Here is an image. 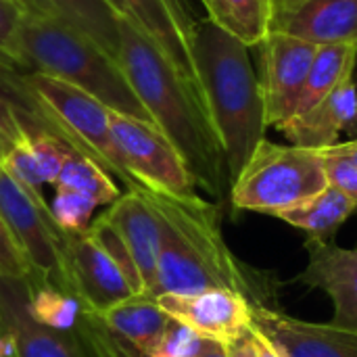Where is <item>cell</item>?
Listing matches in <instances>:
<instances>
[{
  "instance_id": "1",
  "label": "cell",
  "mask_w": 357,
  "mask_h": 357,
  "mask_svg": "<svg viewBox=\"0 0 357 357\" xmlns=\"http://www.w3.org/2000/svg\"><path fill=\"white\" fill-rule=\"evenodd\" d=\"M119 65L153 123L182 155L197 186L224 199L230 178L203 92L130 17H119Z\"/></svg>"
},
{
  "instance_id": "2",
  "label": "cell",
  "mask_w": 357,
  "mask_h": 357,
  "mask_svg": "<svg viewBox=\"0 0 357 357\" xmlns=\"http://www.w3.org/2000/svg\"><path fill=\"white\" fill-rule=\"evenodd\" d=\"M142 192L159 226V261L151 297L228 289L251 299V282L224 241L218 205L201 195L178 199L146 188Z\"/></svg>"
},
{
  "instance_id": "3",
  "label": "cell",
  "mask_w": 357,
  "mask_h": 357,
  "mask_svg": "<svg viewBox=\"0 0 357 357\" xmlns=\"http://www.w3.org/2000/svg\"><path fill=\"white\" fill-rule=\"evenodd\" d=\"M192 59L203 98L220 138L230 186L266 138V105L249 46L209 19L195 23Z\"/></svg>"
},
{
  "instance_id": "4",
  "label": "cell",
  "mask_w": 357,
  "mask_h": 357,
  "mask_svg": "<svg viewBox=\"0 0 357 357\" xmlns=\"http://www.w3.org/2000/svg\"><path fill=\"white\" fill-rule=\"evenodd\" d=\"M19 54L25 71H40L94 96L109 111L153 123L119 61L56 17L25 4L19 25Z\"/></svg>"
},
{
  "instance_id": "5",
  "label": "cell",
  "mask_w": 357,
  "mask_h": 357,
  "mask_svg": "<svg viewBox=\"0 0 357 357\" xmlns=\"http://www.w3.org/2000/svg\"><path fill=\"white\" fill-rule=\"evenodd\" d=\"M328 186L320 151L261 140L230 186V203L241 211L280 215Z\"/></svg>"
},
{
  "instance_id": "6",
  "label": "cell",
  "mask_w": 357,
  "mask_h": 357,
  "mask_svg": "<svg viewBox=\"0 0 357 357\" xmlns=\"http://www.w3.org/2000/svg\"><path fill=\"white\" fill-rule=\"evenodd\" d=\"M0 215L23 253L29 276L75 297L67 268V232L54 222L44 195H36L0 167Z\"/></svg>"
},
{
  "instance_id": "7",
  "label": "cell",
  "mask_w": 357,
  "mask_h": 357,
  "mask_svg": "<svg viewBox=\"0 0 357 357\" xmlns=\"http://www.w3.org/2000/svg\"><path fill=\"white\" fill-rule=\"evenodd\" d=\"M27 86L42 98V102L59 117L65 130L79 144L82 153L117 178L126 190H138V182L130 176L121 153L115 144L109 109L84 90L50 77L40 71H23Z\"/></svg>"
},
{
  "instance_id": "8",
  "label": "cell",
  "mask_w": 357,
  "mask_h": 357,
  "mask_svg": "<svg viewBox=\"0 0 357 357\" xmlns=\"http://www.w3.org/2000/svg\"><path fill=\"white\" fill-rule=\"evenodd\" d=\"M109 121L121 159L140 188L178 199L199 195V186L182 155L155 123L115 111L109 113Z\"/></svg>"
},
{
  "instance_id": "9",
  "label": "cell",
  "mask_w": 357,
  "mask_h": 357,
  "mask_svg": "<svg viewBox=\"0 0 357 357\" xmlns=\"http://www.w3.org/2000/svg\"><path fill=\"white\" fill-rule=\"evenodd\" d=\"M261 77L259 88L266 105L268 128H280L295 111L312 69L318 46L284 31H270L259 44Z\"/></svg>"
},
{
  "instance_id": "10",
  "label": "cell",
  "mask_w": 357,
  "mask_h": 357,
  "mask_svg": "<svg viewBox=\"0 0 357 357\" xmlns=\"http://www.w3.org/2000/svg\"><path fill=\"white\" fill-rule=\"evenodd\" d=\"M251 322L282 357H357V331L335 322H305L257 301Z\"/></svg>"
},
{
  "instance_id": "11",
  "label": "cell",
  "mask_w": 357,
  "mask_h": 357,
  "mask_svg": "<svg viewBox=\"0 0 357 357\" xmlns=\"http://www.w3.org/2000/svg\"><path fill=\"white\" fill-rule=\"evenodd\" d=\"M155 299L172 320L188 326L203 339L224 345L253 324L251 305L255 301L228 289H209L190 295L169 293Z\"/></svg>"
},
{
  "instance_id": "12",
  "label": "cell",
  "mask_w": 357,
  "mask_h": 357,
  "mask_svg": "<svg viewBox=\"0 0 357 357\" xmlns=\"http://www.w3.org/2000/svg\"><path fill=\"white\" fill-rule=\"evenodd\" d=\"M0 324L15 357H94L75 328L52 331L29 316L25 278H0Z\"/></svg>"
},
{
  "instance_id": "13",
  "label": "cell",
  "mask_w": 357,
  "mask_h": 357,
  "mask_svg": "<svg viewBox=\"0 0 357 357\" xmlns=\"http://www.w3.org/2000/svg\"><path fill=\"white\" fill-rule=\"evenodd\" d=\"M67 268L75 297L88 312H105L136 295L121 268L88 232L67 234Z\"/></svg>"
},
{
  "instance_id": "14",
  "label": "cell",
  "mask_w": 357,
  "mask_h": 357,
  "mask_svg": "<svg viewBox=\"0 0 357 357\" xmlns=\"http://www.w3.org/2000/svg\"><path fill=\"white\" fill-rule=\"evenodd\" d=\"M123 6L128 17L161 48L174 67L201 90L192 59L197 19L190 15L186 0H123Z\"/></svg>"
},
{
  "instance_id": "15",
  "label": "cell",
  "mask_w": 357,
  "mask_h": 357,
  "mask_svg": "<svg viewBox=\"0 0 357 357\" xmlns=\"http://www.w3.org/2000/svg\"><path fill=\"white\" fill-rule=\"evenodd\" d=\"M310 261L299 280L324 291L335 307L333 322L357 331V249L307 241Z\"/></svg>"
},
{
  "instance_id": "16",
  "label": "cell",
  "mask_w": 357,
  "mask_h": 357,
  "mask_svg": "<svg viewBox=\"0 0 357 357\" xmlns=\"http://www.w3.org/2000/svg\"><path fill=\"white\" fill-rule=\"evenodd\" d=\"M102 215L109 220V224L117 230L123 245L128 247L144 282V295H151L159 261V226L142 188L126 190L123 195H119V199L111 203Z\"/></svg>"
},
{
  "instance_id": "17",
  "label": "cell",
  "mask_w": 357,
  "mask_h": 357,
  "mask_svg": "<svg viewBox=\"0 0 357 357\" xmlns=\"http://www.w3.org/2000/svg\"><path fill=\"white\" fill-rule=\"evenodd\" d=\"M357 123V86L351 79L341 84L333 94L320 100L310 111L291 117L278 130L284 138L303 149L324 151L339 142L343 130Z\"/></svg>"
},
{
  "instance_id": "18",
  "label": "cell",
  "mask_w": 357,
  "mask_h": 357,
  "mask_svg": "<svg viewBox=\"0 0 357 357\" xmlns=\"http://www.w3.org/2000/svg\"><path fill=\"white\" fill-rule=\"evenodd\" d=\"M316 46H357V0H307L272 25Z\"/></svg>"
},
{
  "instance_id": "19",
  "label": "cell",
  "mask_w": 357,
  "mask_h": 357,
  "mask_svg": "<svg viewBox=\"0 0 357 357\" xmlns=\"http://www.w3.org/2000/svg\"><path fill=\"white\" fill-rule=\"evenodd\" d=\"M94 316L119 343L140 357L149 356L151 347L172 320L151 295H134Z\"/></svg>"
},
{
  "instance_id": "20",
  "label": "cell",
  "mask_w": 357,
  "mask_h": 357,
  "mask_svg": "<svg viewBox=\"0 0 357 357\" xmlns=\"http://www.w3.org/2000/svg\"><path fill=\"white\" fill-rule=\"evenodd\" d=\"M71 151L75 149L54 136L33 134L25 136V140L15 144L2 157L0 167L27 190L42 195V188L46 184L52 186L59 178L61 167Z\"/></svg>"
},
{
  "instance_id": "21",
  "label": "cell",
  "mask_w": 357,
  "mask_h": 357,
  "mask_svg": "<svg viewBox=\"0 0 357 357\" xmlns=\"http://www.w3.org/2000/svg\"><path fill=\"white\" fill-rule=\"evenodd\" d=\"M40 8L96 42L109 56L119 61V17L109 0H21Z\"/></svg>"
},
{
  "instance_id": "22",
  "label": "cell",
  "mask_w": 357,
  "mask_h": 357,
  "mask_svg": "<svg viewBox=\"0 0 357 357\" xmlns=\"http://www.w3.org/2000/svg\"><path fill=\"white\" fill-rule=\"evenodd\" d=\"M207 19L234 40L253 48L272 31V0H201Z\"/></svg>"
},
{
  "instance_id": "23",
  "label": "cell",
  "mask_w": 357,
  "mask_h": 357,
  "mask_svg": "<svg viewBox=\"0 0 357 357\" xmlns=\"http://www.w3.org/2000/svg\"><path fill=\"white\" fill-rule=\"evenodd\" d=\"M357 205L335 186H326L322 192L305 201L303 205L289 209L278 215V220L303 230L312 241L333 243L339 228L349 220Z\"/></svg>"
},
{
  "instance_id": "24",
  "label": "cell",
  "mask_w": 357,
  "mask_h": 357,
  "mask_svg": "<svg viewBox=\"0 0 357 357\" xmlns=\"http://www.w3.org/2000/svg\"><path fill=\"white\" fill-rule=\"evenodd\" d=\"M357 63V46L339 44V46H318L312 69L307 73L303 92L297 102L295 115H301L333 94L341 84L351 79ZM293 115V117H295Z\"/></svg>"
},
{
  "instance_id": "25",
  "label": "cell",
  "mask_w": 357,
  "mask_h": 357,
  "mask_svg": "<svg viewBox=\"0 0 357 357\" xmlns=\"http://www.w3.org/2000/svg\"><path fill=\"white\" fill-rule=\"evenodd\" d=\"M54 190L71 192L77 197L88 199L96 207L111 205L119 199V188L115 184V178L100 167L94 159L71 151L61 167L59 178L54 180Z\"/></svg>"
},
{
  "instance_id": "26",
  "label": "cell",
  "mask_w": 357,
  "mask_h": 357,
  "mask_svg": "<svg viewBox=\"0 0 357 357\" xmlns=\"http://www.w3.org/2000/svg\"><path fill=\"white\" fill-rule=\"evenodd\" d=\"M25 284H27V312L38 324L65 333L77 326L82 312L86 310L77 297L33 276H27Z\"/></svg>"
},
{
  "instance_id": "27",
  "label": "cell",
  "mask_w": 357,
  "mask_h": 357,
  "mask_svg": "<svg viewBox=\"0 0 357 357\" xmlns=\"http://www.w3.org/2000/svg\"><path fill=\"white\" fill-rule=\"evenodd\" d=\"M320 153L328 184L339 188L357 205V140L337 142Z\"/></svg>"
},
{
  "instance_id": "28",
  "label": "cell",
  "mask_w": 357,
  "mask_h": 357,
  "mask_svg": "<svg viewBox=\"0 0 357 357\" xmlns=\"http://www.w3.org/2000/svg\"><path fill=\"white\" fill-rule=\"evenodd\" d=\"M86 232H88V234L107 251V255L121 268V272H123L126 278L130 280L134 293H136V295H144V282H142V278H140V272H138V268H136V264H134V259H132L128 247L123 245V241H121V236L117 234V230L109 224V220L100 213V218H96V220L90 224V228H88Z\"/></svg>"
},
{
  "instance_id": "29",
  "label": "cell",
  "mask_w": 357,
  "mask_h": 357,
  "mask_svg": "<svg viewBox=\"0 0 357 357\" xmlns=\"http://www.w3.org/2000/svg\"><path fill=\"white\" fill-rule=\"evenodd\" d=\"M205 341L207 339H203L188 326L169 320L146 357H197L203 351Z\"/></svg>"
},
{
  "instance_id": "30",
  "label": "cell",
  "mask_w": 357,
  "mask_h": 357,
  "mask_svg": "<svg viewBox=\"0 0 357 357\" xmlns=\"http://www.w3.org/2000/svg\"><path fill=\"white\" fill-rule=\"evenodd\" d=\"M23 13L25 4L21 0H0V63L15 69H23L19 54V25Z\"/></svg>"
},
{
  "instance_id": "31",
  "label": "cell",
  "mask_w": 357,
  "mask_h": 357,
  "mask_svg": "<svg viewBox=\"0 0 357 357\" xmlns=\"http://www.w3.org/2000/svg\"><path fill=\"white\" fill-rule=\"evenodd\" d=\"M75 331L79 333V337L84 339V343L88 345L90 354L94 357H140L134 354L132 349H128L123 343H119L98 320L92 312L84 310L82 318L75 326Z\"/></svg>"
},
{
  "instance_id": "32",
  "label": "cell",
  "mask_w": 357,
  "mask_h": 357,
  "mask_svg": "<svg viewBox=\"0 0 357 357\" xmlns=\"http://www.w3.org/2000/svg\"><path fill=\"white\" fill-rule=\"evenodd\" d=\"M228 357H282V354L251 324L236 339L226 343Z\"/></svg>"
},
{
  "instance_id": "33",
  "label": "cell",
  "mask_w": 357,
  "mask_h": 357,
  "mask_svg": "<svg viewBox=\"0 0 357 357\" xmlns=\"http://www.w3.org/2000/svg\"><path fill=\"white\" fill-rule=\"evenodd\" d=\"M29 266L0 215V278H27Z\"/></svg>"
},
{
  "instance_id": "34",
  "label": "cell",
  "mask_w": 357,
  "mask_h": 357,
  "mask_svg": "<svg viewBox=\"0 0 357 357\" xmlns=\"http://www.w3.org/2000/svg\"><path fill=\"white\" fill-rule=\"evenodd\" d=\"M21 140H25V134L17 121L10 100L6 98V94L2 90V84H0V159Z\"/></svg>"
},
{
  "instance_id": "35",
  "label": "cell",
  "mask_w": 357,
  "mask_h": 357,
  "mask_svg": "<svg viewBox=\"0 0 357 357\" xmlns=\"http://www.w3.org/2000/svg\"><path fill=\"white\" fill-rule=\"evenodd\" d=\"M303 2H307V0H272V6H274V21H272V25L276 21L284 19L287 15L295 13Z\"/></svg>"
},
{
  "instance_id": "36",
  "label": "cell",
  "mask_w": 357,
  "mask_h": 357,
  "mask_svg": "<svg viewBox=\"0 0 357 357\" xmlns=\"http://www.w3.org/2000/svg\"><path fill=\"white\" fill-rule=\"evenodd\" d=\"M197 357H228V351H226V345L224 343H218V341H205V347L203 351Z\"/></svg>"
},
{
  "instance_id": "37",
  "label": "cell",
  "mask_w": 357,
  "mask_h": 357,
  "mask_svg": "<svg viewBox=\"0 0 357 357\" xmlns=\"http://www.w3.org/2000/svg\"><path fill=\"white\" fill-rule=\"evenodd\" d=\"M0 357H15L13 341L8 337V333L2 328V324H0Z\"/></svg>"
},
{
  "instance_id": "38",
  "label": "cell",
  "mask_w": 357,
  "mask_h": 357,
  "mask_svg": "<svg viewBox=\"0 0 357 357\" xmlns=\"http://www.w3.org/2000/svg\"><path fill=\"white\" fill-rule=\"evenodd\" d=\"M109 2H111L123 17H128V10H126V6H123V0H109Z\"/></svg>"
},
{
  "instance_id": "39",
  "label": "cell",
  "mask_w": 357,
  "mask_h": 357,
  "mask_svg": "<svg viewBox=\"0 0 357 357\" xmlns=\"http://www.w3.org/2000/svg\"><path fill=\"white\" fill-rule=\"evenodd\" d=\"M0 161H2V159H0Z\"/></svg>"
}]
</instances>
